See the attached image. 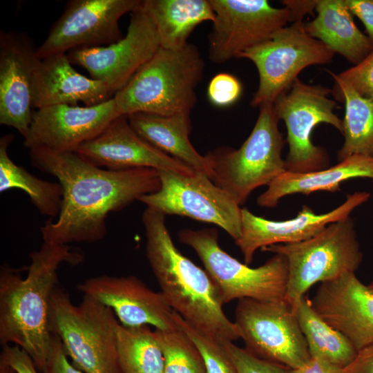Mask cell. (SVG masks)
Wrapping results in <instances>:
<instances>
[{"mask_svg": "<svg viewBox=\"0 0 373 373\" xmlns=\"http://www.w3.org/2000/svg\"><path fill=\"white\" fill-rule=\"evenodd\" d=\"M335 82V97L345 104L344 143L337 153L341 162L353 155L373 156V99L361 96L329 71Z\"/></svg>", "mask_w": 373, "mask_h": 373, "instance_id": "obj_28", "label": "cell"}, {"mask_svg": "<svg viewBox=\"0 0 373 373\" xmlns=\"http://www.w3.org/2000/svg\"><path fill=\"white\" fill-rule=\"evenodd\" d=\"M130 125L146 142L165 154L183 162L211 180V169L205 155L191 144L189 114L162 115L137 113L128 115Z\"/></svg>", "mask_w": 373, "mask_h": 373, "instance_id": "obj_24", "label": "cell"}, {"mask_svg": "<svg viewBox=\"0 0 373 373\" xmlns=\"http://www.w3.org/2000/svg\"><path fill=\"white\" fill-rule=\"evenodd\" d=\"M173 319L198 349L207 373H237L235 365L222 343L194 328L175 311Z\"/></svg>", "mask_w": 373, "mask_h": 373, "instance_id": "obj_32", "label": "cell"}, {"mask_svg": "<svg viewBox=\"0 0 373 373\" xmlns=\"http://www.w3.org/2000/svg\"><path fill=\"white\" fill-rule=\"evenodd\" d=\"M332 92L328 88L308 84L298 78L274 101L275 113L287 128V171L303 173L327 168L326 149L314 145L311 135L321 123L333 126L343 135V119L334 112L336 102L328 97Z\"/></svg>", "mask_w": 373, "mask_h": 373, "instance_id": "obj_9", "label": "cell"}, {"mask_svg": "<svg viewBox=\"0 0 373 373\" xmlns=\"http://www.w3.org/2000/svg\"><path fill=\"white\" fill-rule=\"evenodd\" d=\"M180 242L192 248L218 286L224 304L235 299H285L288 277L285 257L275 254L262 265L252 268L222 250L214 228L179 231Z\"/></svg>", "mask_w": 373, "mask_h": 373, "instance_id": "obj_8", "label": "cell"}, {"mask_svg": "<svg viewBox=\"0 0 373 373\" xmlns=\"http://www.w3.org/2000/svg\"><path fill=\"white\" fill-rule=\"evenodd\" d=\"M234 323L245 349L260 359L295 369L311 357L293 307L285 299L238 300Z\"/></svg>", "mask_w": 373, "mask_h": 373, "instance_id": "obj_11", "label": "cell"}, {"mask_svg": "<svg viewBox=\"0 0 373 373\" xmlns=\"http://www.w3.org/2000/svg\"><path fill=\"white\" fill-rule=\"evenodd\" d=\"M368 287L373 291V280L368 285Z\"/></svg>", "mask_w": 373, "mask_h": 373, "instance_id": "obj_43", "label": "cell"}, {"mask_svg": "<svg viewBox=\"0 0 373 373\" xmlns=\"http://www.w3.org/2000/svg\"><path fill=\"white\" fill-rule=\"evenodd\" d=\"M160 189L138 201L165 216L178 215L221 227L234 240L240 235L241 209L233 199L207 175H185L157 170Z\"/></svg>", "mask_w": 373, "mask_h": 373, "instance_id": "obj_12", "label": "cell"}, {"mask_svg": "<svg viewBox=\"0 0 373 373\" xmlns=\"http://www.w3.org/2000/svg\"><path fill=\"white\" fill-rule=\"evenodd\" d=\"M259 109L250 135L239 149L221 146L206 155L211 180L240 206L254 189L268 186L287 171L282 157L285 141L273 104Z\"/></svg>", "mask_w": 373, "mask_h": 373, "instance_id": "obj_6", "label": "cell"}, {"mask_svg": "<svg viewBox=\"0 0 373 373\" xmlns=\"http://www.w3.org/2000/svg\"><path fill=\"white\" fill-rule=\"evenodd\" d=\"M142 3L131 12L126 34L119 41L67 52L73 64L85 68L91 78L104 82L114 95L160 48L155 25Z\"/></svg>", "mask_w": 373, "mask_h": 373, "instance_id": "obj_15", "label": "cell"}, {"mask_svg": "<svg viewBox=\"0 0 373 373\" xmlns=\"http://www.w3.org/2000/svg\"><path fill=\"white\" fill-rule=\"evenodd\" d=\"M291 373H345V368L319 358L311 356L299 367L291 369Z\"/></svg>", "mask_w": 373, "mask_h": 373, "instance_id": "obj_40", "label": "cell"}, {"mask_svg": "<svg viewBox=\"0 0 373 373\" xmlns=\"http://www.w3.org/2000/svg\"><path fill=\"white\" fill-rule=\"evenodd\" d=\"M117 352L121 373H164V360L155 330L149 325L117 329Z\"/></svg>", "mask_w": 373, "mask_h": 373, "instance_id": "obj_30", "label": "cell"}, {"mask_svg": "<svg viewBox=\"0 0 373 373\" xmlns=\"http://www.w3.org/2000/svg\"><path fill=\"white\" fill-rule=\"evenodd\" d=\"M76 152L90 163L109 170L150 168L185 175L195 172L140 136L126 115L117 117L97 136L79 146Z\"/></svg>", "mask_w": 373, "mask_h": 373, "instance_id": "obj_20", "label": "cell"}, {"mask_svg": "<svg viewBox=\"0 0 373 373\" xmlns=\"http://www.w3.org/2000/svg\"><path fill=\"white\" fill-rule=\"evenodd\" d=\"M242 86L234 75L220 73L210 81L207 88V97L213 105L218 107L229 106L240 98Z\"/></svg>", "mask_w": 373, "mask_h": 373, "instance_id": "obj_34", "label": "cell"}, {"mask_svg": "<svg viewBox=\"0 0 373 373\" xmlns=\"http://www.w3.org/2000/svg\"><path fill=\"white\" fill-rule=\"evenodd\" d=\"M345 2L352 15L362 21L373 44V0H345Z\"/></svg>", "mask_w": 373, "mask_h": 373, "instance_id": "obj_38", "label": "cell"}, {"mask_svg": "<svg viewBox=\"0 0 373 373\" xmlns=\"http://www.w3.org/2000/svg\"><path fill=\"white\" fill-rule=\"evenodd\" d=\"M317 1L285 0L282 1L281 3L289 10L290 23H292L295 21L303 20L306 14L313 15L314 11L316 10Z\"/></svg>", "mask_w": 373, "mask_h": 373, "instance_id": "obj_41", "label": "cell"}, {"mask_svg": "<svg viewBox=\"0 0 373 373\" xmlns=\"http://www.w3.org/2000/svg\"><path fill=\"white\" fill-rule=\"evenodd\" d=\"M284 256L288 264L285 300L293 306L315 284L356 272L363 260L353 219L348 216L327 225L301 242L261 249Z\"/></svg>", "mask_w": 373, "mask_h": 373, "instance_id": "obj_7", "label": "cell"}, {"mask_svg": "<svg viewBox=\"0 0 373 373\" xmlns=\"http://www.w3.org/2000/svg\"><path fill=\"white\" fill-rule=\"evenodd\" d=\"M142 6L155 25L160 48L164 49L184 47L198 25L215 19L209 0H144Z\"/></svg>", "mask_w": 373, "mask_h": 373, "instance_id": "obj_26", "label": "cell"}, {"mask_svg": "<svg viewBox=\"0 0 373 373\" xmlns=\"http://www.w3.org/2000/svg\"><path fill=\"white\" fill-rule=\"evenodd\" d=\"M119 116L113 97L90 106L42 107L33 111L23 144L28 149L44 147L55 151H76Z\"/></svg>", "mask_w": 373, "mask_h": 373, "instance_id": "obj_16", "label": "cell"}, {"mask_svg": "<svg viewBox=\"0 0 373 373\" xmlns=\"http://www.w3.org/2000/svg\"><path fill=\"white\" fill-rule=\"evenodd\" d=\"M28 274L23 278L8 265L0 271V343L15 345L43 371L50 350V300L58 285V269L67 263L80 264L84 256L68 245L43 242L32 251Z\"/></svg>", "mask_w": 373, "mask_h": 373, "instance_id": "obj_2", "label": "cell"}, {"mask_svg": "<svg viewBox=\"0 0 373 373\" xmlns=\"http://www.w3.org/2000/svg\"><path fill=\"white\" fill-rule=\"evenodd\" d=\"M334 54L306 32L303 20L288 24L266 41L247 50L238 58L252 61L259 77L251 106L273 104L303 70L312 65L329 64Z\"/></svg>", "mask_w": 373, "mask_h": 373, "instance_id": "obj_10", "label": "cell"}, {"mask_svg": "<svg viewBox=\"0 0 373 373\" xmlns=\"http://www.w3.org/2000/svg\"><path fill=\"white\" fill-rule=\"evenodd\" d=\"M155 330L164 356V373H207L198 349L178 326L172 330Z\"/></svg>", "mask_w": 373, "mask_h": 373, "instance_id": "obj_31", "label": "cell"}, {"mask_svg": "<svg viewBox=\"0 0 373 373\" xmlns=\"http://www.w3.org/2000/svg\"><path fill=\"white\" fill-rule=\"evenodd\" d=\"M311 301L318 314L358 351L373 343V291L354 272L321 283Z\"/></svg>", "mask_w": 373, "mask_h": 373, "instance_id": "obj_21", "label": "cell"}, {"mask_svg": "<svg viewBox=\"0 0 373 373\" xmlns=\"http://www.w3.org/2000/svg\"><path fill=\"white\" fill-rule=\"evenodd\" d=\"M37 48L24 32H0V124L15 128L23 138L33 114Z\"/></svg>", "mask_w": 373, "mask_h": 373, "instance_id": "obj_18", "label": "cell"}, {"mask_svg": "<svg viewBox=\"0 0 373 373\" xmlns=\"http://www.w3.org/2000/svg\"><path fill=\"white\" fill-rule=\"evenodd\" d=\"M14 137L12 134H6L0 139V192L21 189L27 193L41 215L57 217L63 202L61 185L41 180L15 164L8 153Z\"/></svg>", "mask_w": 373, "mask_h": 373, "instance_id": "obj_29", "label": "cell"}, {"mask_svg": "<svg viewBox=\"0 0 373 373\" xmlns=\"http://www.w3.org/2000/svg\"><path fill=\"white\" fill-rule=\"evenodd\" d=\"M141 0H70L37 48L39 59L73 50L103 46L123 37L119 19L132 12Z\"/></svg>", "mask_w": 373, "mask_h": 373, "instance_id": "obj_14", "label": "cell"}, {"mask_svg": "<svg viewBox=\"0 0 373 373\" xmlns=\"http://www.w3.org/2000/svg\"><path fill=\"white\" fill-rule=\"evenodd\" d=\"M334 74L361 96L373 99V50L358 64Z\"/></svg>", "mask_w": 373, "mask_h": 373, "instance_id": "obj_35", "label": "cell"}, {"mask_svg": "<svg viewBox=\"0 0 373 373\" xmlns=\"http://www.w3.org/2000/svg\"><path fill=\"white\" fill-rule=\"evenodd\" d=\"M204 61L196 46L160 48L113 96L120 115L146 113L189 114L197 102L195 88Z\"/></svg>", "mask_w": 373, "mask_h": 373, "instance_id": "obj_4", "label": "cell"}, {"mask_svg": "<svg viewBox=\"0 0 373 373\" xmlns=\"http://www.w3.org/2000/svg\"><path fill=\"white\" fill-rule=\"evenodd\" d=\"M77 288L110 307L124 326L146 325L158 330L178 327L174 310L162 293L151 289L135 276H97L78 284Z\"/></svg>", "mask_w": 373, "mask_h": 373, "instance_id": "obj_19", "label": "cell"}, {"mask_svg": "<svg viewBox=\"0 0 373 373\" xmlns=\"http://www.w3.org/2000/svg\"><path fill=\"white\" fill-rule=\"evenodd\" d=\"M113 311L88 295L75 305L69 294L56 285L50 296L49 327L59 338L73 364L84 373H121L117 352Z\"/></svg>", "mask_w": 373, "mask_h": 373, "instance_id": "obj_5", "label": "cell"}, {"mask_svg": "<svg viewBox=\"0 0 373 373\" xmlns=\"http://www.w3.org/2000/svg\"><path fill=\"white\" fill-rule=\"evenodd\" d=\"M0 373H17L8 365L0 362Z\"/></svg>", "mask_w": 373, "mask_h": 373, "instance_id": "obj_42", "label": "cell"}, {"mask_svg": "<svg viewBox=\"0 0 373 373\" xmlns=\"http://www.w3.org/2000/svg\"><path fill=\"white\" fill-rule=\"evenodd\" d=\"M215 14L208 56L220 64L271 37L291 22L289 10L266 0H209Z\"/></svg>", "mask_w": 373, "mask_h": 373, "instance_id": "obj_13", "label": "cell"}, {"mask_svg": "<svg viewBox=\"0 0 373 373\" xmlns=\"http://www.w3.org/2000/svg\"><path fill=\"white\" fill-rule=\"evenodd\" d=\"M314 19L306 32L356 65L372 50L373 44L356 26L345 0H318Z\"/></svg>", "mask_w": 373, "mask_h": 373, "instance_id": "obj_25", "label": "cell"}, {"mask_svg": "<svg viewBox=\"0 0 373 373\" xmlns=\"http://www.w3.org/2000/svg\"><path fill=\"white\" fill-rule=\"evenodd\" d=\"M365 178L373 181V156L353 155L325 169L296 173L285 171L274 179L257 198L265 208L276 207L286 195L316 191L336 192L341 184L352 178Z\"/></svg>", "mask_w": 373, "mask_h": 373, "instance_id": "obj_23", "label": "cell"}, {"mask_svg": "<svg viewBox=\"0 0 373 373\" xmlns=\"http://www.w3.org/2000/svg\"><path fill=\"white\" fill-rule=\"evenodd\" d=\"M114 96L103 82L87 77L73 66L67 53L39 59L34 77L33 106L36 109L60 104L90 106Z\"/></svg>", "mask_w": 373, "mask_h": 373, "instance_id": "obj_22", "label": "cell"}, {"mask_svg": "<svg viewBox=\"0 0 373 373\" xmlns=\"http://www.w3.org/2000/svg\"><path fill=\"white\" fill-rule=\"evenodd\" d=\"M42 372L84 373L69 362L61 340L55 334L52 336L48 355Z\"/></svg>", "mask_w": 373, "mask_h": 373, "instance_id": "obj_36", "label": "cell"}, {"mask_svg": "<svg viewBox=\"0 0 373 373\" xmlns=\"http://www.w3.org/2000/svg\"><path fill=\"white\" fill-rule=\"evenodd\" d=\"M345 373H373V343L358 351L354 360L345 368Z\"/></svg>", "mask_w": 373, "mask_h": 373, "instance_id": "obj_39", "label": "cell"}, {"mask_svg": "<svg viewBox=\"0 0 373 373\" xmlns=\"http://www.w3.org/2000/svg\"><path fill=\"white\" fill-rule=\"evenodd\" d=\"M311 356L345 368L356 358L358 350L340 332L325 322L305 295L293 306Z\"/></svg>", "mask_w": 373, "mask_h": 373, "instance_id": "obj_27", "label": "cell"}, {"mask_svg": "<svg viewBox=\"0 0 373 373\" xmlns=\"http://www.w3.org/2000/svg\"><path fill=\"white\" fill-rule=\"evenodd\" d=\"M146 256L170 307L189 324L219 343L240 338L236 323L223 311L220 291L206 270L174 245L165 215L146 208L142 214Z\"/></svg>", "mask_w": 373, "mask_h": 373, "instance_id": "obj_3", "label": "cell"}, {"mask_svg": "<svg viewBox=\"0 0 373 373\" xmlns=\"http://www.w3.org/2000/svg\"><path fill=\"white\" fill-rule=\"evenodd\" d=\"M29 152L32 164L55 177L63 189L57 219L46 221L40 228L43 242L61 245L98 242L107 233L110 213L157 191L161 185L153 169L113 171L90 163L76 151L35 147Z\"/></svg>", "mask_w": 373, "mask_h": 373, "instance_id": "obj_1", "label": "cell"}, {"mask_svg": "<svg viewBox=\"0 0 373 373\" xmlns=\"http://www.w3.org/2000/svg\"><path fill=\"white\" fill-rule=\"evenodd\" d=\"M367 191H356L332 211L318 214L303 205L294 218L274 221L256 216L247 208L241 209L240 237L235 240L241 251L245 263L249 265L258 249L278 244H291L307 240L322 231L327 225L348 216L369 200Z\"/></svg>", "mask_w": 373, "mask_h": 373, "instance_id": "obj_17", "label": "cell"}, {"mask_svg": "<svg viewBox=\"0 0 373 373\" xmlns=\"http://www.w3.org/2000/svg\"><path fill=\"white\" fill-rule=\"evenodd\" d=\"M0 362L8 365L17 373H39L31 356L15 345H2Z\"/></svg>", "mask_w": 373, "mask_h": 373, "instance_id": "obj_37", "label": "cell"}, {"mask_svg": "<svg viewBox=\"0 0 373 373\" xmlns=\"http://www.w3.org/2000/svg\"><path fill=\"white\" fill-rule=\"evenodd\" d=\"M237 373H291V369L282 364L260 359L233 342L222 343Z\"/></svg>", "mask_w": 373, "mask_h": 373, "instance_id": "obj_33", "label": "cell"}]
</instances>
